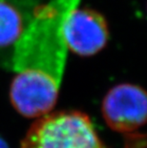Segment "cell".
I'll list each match as a JSON object with an SVG mask.
<instances>
[{"label": "cell", "instance_id": "3", "mask_svg": "<svg viewBox=\"0 0 147 148\" xmlns=\"http://www.w3.org/2000/svg\"><path fill=\"white\" fill-rule=\"evenodd\" d=\"M145 92L134 84H120L109 91L102 102V116L113 130L131 135L145 123Z\"/></svg>", "mask_w": 147, "mask_h": 148}, {"label": "cell", "instance_id": "4", "mask_svg": "<svg viewBox=\"0 0 147 148\" xmlns=\"http://www.w3.org/2000/svg\"><path fill=\"white\" fill-rule=\"evenodd\" d=\"M108 36L104 17L90 9H76L65 26L68 49L80 56H92L101 51Z\"/></svg>", "mask_w": 147, "mask_h": 148}, {"label": "cell", "instance_id": "2", "mask_svg": "<svg viewBox=\"0 0 147 148\" xmlns=\"http://www.w3.org/2000/svg\"><path fill=\"white\" fill-rule=\"evenodd\" d=\"M21 148H104L88 116L68 111L45 114L27 132Z\"/></svg>", "mask_w": 147, "mask_h": 148}, {"label": "cell", "instance_id": "5", "mask_svg": "<svg viewBox=\"0 0 147 148\" xmlns=\"http://www.w3.org/2000/svg\"><path fill=\"white\" fill-rule=\"evenodd\" d=\"M36 9L14 0H0V47L14 45L24 32Z\"/></svg>", "mask_w": 147, "mask_h": 148}, {"label": "cell", "instance_id": "6", "mask_svg": "<svg viewBox=\"0 0 147 148\" xmlns=\"http://www.w3.org/2000/svg\"><path fill=\"white\" fill-rule=\"evenodd\" d=\"M0 148H8L7 144H6L2 140H0Z\"/></svg>", "mask_w": 147, "mask_h": 148}, {"label": "cell", "instance_id": "1", "mask_svg": "<svg viewBox=\"0 0 147 148\" xmlns=\"http://www.w3.org/2000/svg\"><path fill=\"white\" fill-rule=\"evenodd\" d=\"M79 1L49 0L37 7L14 44L11 100L25 116H41L55 105L67 61L65 26Z\"/></svg>", "mask_w": 147, "mask_h": 148}]
</instances>
